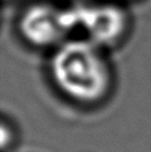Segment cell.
Segmentation results:
<instances>
[{
  "instance_id": "6da1fadb",
  "label": "cell",
  "mask_w": 151,
  "mask_h": 152,
  "mask_svg": "<svg viewBox=\"0 0 151 152\" xmlns=\"http://www.w3.org/2000/svg\"><path fill=\"white\" fill-rule=\"evenodd\" d=\"M51 72L58 88L76 101L95 102L108 88V70L89 40L62 44L52 57Z\"/></svg>"
},
{
  "instance_id": "7a4b0ae2",
  "label": "cell",
  "mask_w": 151,
  "mask_h": 152,
  "mask_svg": "<svg viewBox=\"0 0 151 152\" xmlns=\"http://www.w3.org/2000/svg\"><path fill=\"white\" fill-rule=\"evenodd\" d=\"M64 30L81 28L93 44H110L121 35L125 28V14L113 5H79L61 12Z\"/></svg>"
},
{
  "instance_id": "3957f363",
  "label": "cell",
  "mask_w": 151,
  "mask_h": 152,
  "mask_svg": "<svg viewBox=\"0 0 151 152\" xmlns=\"http://www.w3.org/2000/svg\"><path fill=\"white\" fill-rule=\"evenodd\" d=\"M19 29L21 35L37 47L54 44L66 33L61 10L45 4H37L26 9L20 18Z\"/></svg>"
}]
</instances>
